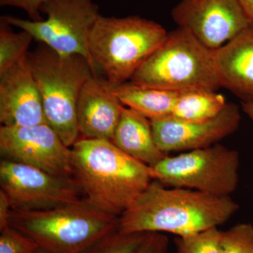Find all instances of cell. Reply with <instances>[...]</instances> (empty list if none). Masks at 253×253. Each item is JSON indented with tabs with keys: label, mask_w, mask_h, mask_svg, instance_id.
Returning <instances> with one entry per match:
<instances>
[{
	"label": "cell",
	"mask_w": 253,
	"mask_h": 253,
	"mask_svg": "<svg viewBox=\"0 0 253 253\" xmlns=\"http://www.w3.org/2000/svg\"><path fill=\"white\" fill-rule=\"evenodd\" d=\"M239 210L230 196L167 187L153 180L134 204L118 217L121 234L167 232L191 235L224 224Z\"/></svg>",
	"instance_id": "6da1fadb"
},
{
	"label": "cell",
	"mask_w": 253,
	"mask_h": 253,
	"mask_svg": "<svg viewBox=\"0 0 253 253\" xmlns=\"http://www.w3.org/2000/svg\"><path fill=\"white\" fill-rule=\"evenodd\" d=\"M73 178L83 199L119 217L154 180L152 168L106 139H78L71 147Z\"/></svg>",
	"instance_id": "7a4b0ae2"
},
{
	"label": "cell",
	"mask_w": 253,
	"mask_h": 253,
	"mask_svg": "<svg viewBox=\"0 0 253 253\" xmlns=\"http://www.w3.org/2000/svg\"><path fill=\"white\" fill-rule=\"evenodd\" d=\"M28 61L41 93L46 123L68 147L79 139L77 104L88 80L97 76L80 54L63 55L41 43Z\"/></svg>",
	"instance_id": "3957f363"
},
{
	"label": "cell",
	"mask_w": 253,
	"mask_h": 253,
	"mask_svg": "<svg viewBox=\"0 0 253 253\" xmlns=\"http://www.w3.org/2000/svg\"><path fill=\"white\" fill-rule=\"evenodd\" d=\"M168 33L159 23L139 16L118 18L100 15L89 39L94 67L111 85L129 82L164 42Z\"/></svg>",
	"instance_id": "277c9868"
},
{
	"label": "cell",
	"mask_w": 253,
	"mask_h": 253,
	"mask_svg": "<svg viewBox=\"0 0 253 253\" xmlns=\"http://www.w3.org/2000/svg\"><path fill=\"white\" fill-rule=\"evenodd\" d=\"M137 85L181 92L217 91L221 86L213 50L178 27L131 77Z\"/></svg>",
	"instance_id": "5b68a950"
},
{
	"label": "cell",
	"mask_w": 253,
	"mask_h": 253,
	"mask_svg": "<svg viewBox=\"0 0 253 253\" xmlns=\"http://www.w3.org/2000/svg\"><path fill=\"white\" fill-rule=\"evenodd\" d=\"M9 226L52 253H81L117 230L118 217L85 200L42 211H11Z\"/></svg>",
	"instance_id": "8992f818"
},
{
	"label": "cell",
	"mask_w": 253,
	"mask_h": 253,
	"mask_svg": "<svg viewBox=\"0 0 253 253\" xmlns=\"http://www.w3.org/2000/svg\"><path fill=\"white\" fill-rule=\"evenodd\" d=\"M239 154L216 144L166 156L152 168L154 180L167 187L196 190L213 196H230L239 184Z\"/></svg>",
	"instance_id": "52a82bcc"
},
{
	"label": "cell",
	"mask_w": 253,
	"mask_h": 253,
	"mask_svg": "<svg viewBox=\"0 0 253 253\" xmlns=\"http://www.w3.org/2000/svg\"><path fill=\"white\" fill-rule=\"evenodd\" d=\"M46 20L33 21L6 15L10 26L28 32L34 40L63 55L80 54L97 73L89 50L91 30L100 16L93 0H46L40 7Z\"/></svg>",
	"instance_id": "ba28073f"
},
{
	"label": "cell",
	"mask_w": 253,
	"mask_h": 253,
	"mask_svg": "<svg viewBox=\"0 0 253 253\" xmlns=\"http://www.w3.org/2000/svg\"><path fill=\"white\" fill-rule=\"evenodd\" d=\"M0 186L12 211H47L83 200L73 177L54 175L38 168L2 159Z\"/></svg>",
	"instance_id": "9c48e42d"
},
{
	"label": "cell",
	"mask_w": 253,
	"mask_h": 253,
	"mask_svg": "<svg viewBox=\"0 0 253 253\" xmlns=\"http://www.w3.org/2000/svg\"><path fill=\"white\" fill-rule=\"evenodd\" d=\"M2 159L54 175L73 177L72 151L47 124L0 127Z\"/></svg>",
	"instance_id": "30bf717a"
},
{
	"label": "cell",
	"mask_w": 253,
	"mask_h": 253,
	"mask_svg": "<svg viewBox=\"0 0 253 253\" xmlns=\"http://www.w3.org/2000/svg\"><path fill=\"white\" fill-rule=\"evenodd\" d=\"M172 18L212 50L251 24L237 0H181L173 8Z\"/></svg>",
	"instance_id": "8fae6325"
},
{
	"label": "cell",
	"mask_w": 253,
	"mask_h": 253,
	"mask_svg": "<svg viewBox=\"0 0 253 253\" xmlns=\"http://www.w3.org/2000/svg\"><path fill=\"white\" fill-rule=\"evenodd\" d=\"M241 116L239 106L229 103L219 114L204 122L172 118L151 121L155 141L165 154L204 149L235 132Z\"/></svg>",
	"instance_id": "7c38bea8"
},
{
	"label": "cell",
	"mask_w": 253,
	"mask_h": 253,
	"mask_svg": "<svg viewBox=\"0 0 253 253\" xmlns=\"http://www.w3.org/2000/svg\"><path fill=\"white\" fill-rule=\"evenodd\" d=\"M0 123L7 126L46 123L41 93L28 54L0 73Z\"/></svg>",
	"instance_id": "4fadbf2b"
},
{
	"label": "cell",
	"mask_w": 253,
	"mask_h": 253,
	"mask_svg": "<svg viewBox=\"0 0 253 253\" xmlns=\"http://www.w3.org/2000/svg\"><path fill=\"white\" fill-rule=\"evenodd\" d=\"M113 86L97 75L88 80L82 89L77 121L83 138L112 141L124 108Z\"/></svg>",
	"instance_id": "5bb4252c"
},
{
	"label": "cell",
	"mask_w": 253,
	"mask_h": 253,
	"mask_svg": "<svg viewBox=\"0 0 253 253\" xmlns=\"http://www.w3.org/2000/svg\"><path fill=\"white\" fill-rule=\"evenodd\" d=\"M213 53L221 86L253 103V25Z\"/></svg>",
	"instance_id": "9a60e30c"
},
{
	"label": "cell",
	"mask_w": 253,
	"mask_h": 253,
	"mask_svg": "<svg viewBox=\"0 0 253 253\" xmlns=\"http://www.w3.org/2000/svg\"><path fill=\"white\" fill-rule=\"evenodd\" d=\"M111 141L123 152L150 167L168 156L155 141L151 121L126 106Z\"/></svg>",
	"instance_id": "2e32d148"
},
{
	"label": "cell",
	"mask_w": 253,
	"mask_h": 253,
	"mask_svg": "<svg viewBox=\"0 0 253 253\" xmlns=\"http://www.w3.org/2000/svg\"><path fill=\"white\" fill-rule=\"evenodd\" d=\"M121 104L134 110L150 121L172 117L179 92L144 87L126 82L113 87Z\"/></svg>",
	"instance_id": "e0dca14e"
},
{
	"label": "cell",
	"mask_w": 253,
	"mask_h": 253,
	"mask_svg": "<svg viewBox=\"0 0 253 253\" xmlns=\"http://www.w3.org/2000/svg\"><path fill=\"white\" fill-rule=\"evenodd\" d=\"M227 104L217 91L189 90L179 92L172 117L186 122H204L217 116Z\"/></svg>",
	"instance_id": "ac0fdd59"
},
{
	"label": "cell",
	"mask_w": 253,
	"mask_h": 253,
	"mask_svg": "<svg viewBox=\"0 0 253 253\" xmlns=\"http://www.w3.org/2000/svg\"><path fill=\"white\" fill-rule=\"evenodd\" d=\"M11 26L0 18V73L19 62L28 54L34 38L28 32L14 33Z\"/></svg>",
	"instance_id": "d6986e66"
},
{
	"label": "cell",
	"mask_w": 253,
	"mask_h": 253,
	"mask_svg": "<svg viewBox=\"0 0 253 253\" xmlns=\"http://www.w3.org/2000/svg\"><path fill=\"white\" fill-rule=\"evenodd\" d=\"M222 231L217 227L174 239L176 253H220Z\"/></svg>",
	"instance_id": "ffe728a7"
},
{
	"label": "cell",
	"mask_w": 253,
	"mask_h": 253,
	"mask_svg": "<svg viewBox=\"0 0 253 253\" xmlns=\"http://www.w3.org/2000/svg\"><path fill=\"white\" fill-rule=\"evenodd\" d=\"M146 233H110L81 253H134L140 246Z\"/></svg>",
	"instance_id": "44dd1931"
},
{
	"label": "cell",
	"mask_w": 253,
	"mask_h": 253,
	"mask_svg": "<svg viewBox=\"0 0 253 253\" xmlns=\"http://www.w3.org/2000/svg\"><path fill=\"white\" fill-rule=\"evenodd\" d=\"M220 253H253V225L240 223L222 231Z\"/></svg>",
	"instance_id": "7402d4cb"
},
{
	"label": "cell",
	"mask_w": 253,
	"mask_h": 253,
	"mask_svg": "<svg viewBox=\"0 0 253 253\" xmlns=\"http://www.w3.org/2000/svg\"><path fill=\"white\" fill-rule=\"evenodd\" d=\"M0 232V253H33L40 247L34 240L11 226Z\"/></svg>",
	"instance_id": "603a6c76"
},
{
	"label": "cell",
	"mask_w": 253,
	"mask_h": 253,
	"mask_svg": "<svg viewBox=\"0 0 253 253\" xmlns=\"http://www.w3.org/2000/svg\"><path fill=\"white\" fill-rule=\"evenodd\" d=\"M168 238L162 233H146L140 246L134 253H167Z\"/></svg>",
	"instance_id": "cb8c5ba5"
},
{
	"label": "cell",
	"mask_w": 253,
	"mask_h": 253,
	"mask_svg": "<svg viewBox=\"0 0 253 253\" xmlns=\"http://www.w3.org/2000/svg\"><path fill=\"white\" fill-rule=\"evenodd\" d=\"M46 0H0L1 6H13L23 10L30 20L33 21H42L40 7Z\"/></svg>",
	"instance_id": "d4e9b609"
},
{
	"label": "cell",
	"mask_w": 253,
	"mask_h": 253,
	"mask_svg": "<svg viewBox=\"0 0 253 253\" xmlns=\"http://www.w3.org/2000/svg\"><path fill=\"white\" fill-rule=\"evenodd\" d=\"M11 208L7 196L0 189V231L9 226V218Z\"/></svg>",
	"instance_id": "484cf974"
},
{
	"label": "cell",
	"mask_w": 253,
	"mask_h": 253,
	"mask_svg": "<svg viewBox=\"0 0 253 253\" xmlns=\"http://www.w3.org/2000/svg\"><path fill=\"white\" fill-rule=\"evenodd\" d=\"M250 22L253 25V0H237Z\"/></svg>",
	"instance_id": "4316f807"
},
{
	"label": "cell",
	"mask_w": 253,
	"mask_h": 253,
	"mask_svg": "<svg viewBox=\"0 0 253 253\" xmlns=\"http://www.w3.org/2000/svg\"><path fill=\"white\" fill-rule=\"evenodd\" d=\"M243 111L253 121V103H241Z\"/></svg>",
	"instance_id": "83f0119b"
},
{
	"label": "cell",
	"mask_w": 253,
	"mask_h": 253,
	"mask_svg": "<svg viewBox=\"0 0 253 253\" xmlns=\"http://www.w3.org/2000/svg\"><path fill=\"white\" fill-rule=\"evenodd\" d=\"M33 253H52L49 252V251H46V250L42 249V248L39 247Z\"/></svg>",
	"instance_id": "f1b7e54d"
}]
</instances>
